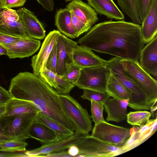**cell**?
Wrapping results in <instances>:
<instances>
[{"label": "cell", "mask_w": 157, "mask_h": 157, "mask_svg": "<svg viewBox=\"0 0 157 157\" xmlns=\"http://www.w3.org/2000/svg\"><path fill=\"white\" fill-rule=\"evenodd\" d=\"M78 40L91 50L123 60L138 61L144 47L140 25L124 20L99 23Z\"/></svg>", "instance_id": "6da1fadb"}, {"label": "cell", "mask_w": 157, "mask_h": 157, "mask_svg": "<svg viewBox=\"0 0 157 157\" xmlns=\"http://www.w3.org/2000/svg\"><path fill=\"white\" fill-rule=\"evenodd\" d=\"M8 90L13 98L32 101L41 113L75 132V126L61 106L60 94L40 75L20 72L11 79Z\"/></svg>", "instance_id": "7a4b0ae2"}, {"label": "cell", "mask_w": 157, "mask_h": 157, "mask_svg": "<svg viewBox=\"0 0 157 157\" xmlns=\"http://www.w3.org/2000/svg\"><path fill=\"white\" fill-rule=\"evenodd\" d=\"M106 67L111 73L131 93L128 106L136 110H149L153 107L145 95L125 70L121 59L115 57L108 61Z\"/></svg>", "instance_id": "3957f363"}, {"label": "cell", "mask_w": 157, "mask_h": 157, "mask_svg": "<svg viewBox=\"0 0 157 157\" xmlns=\"http://www.w3.org/2000/svg\"><path fill=\"white\" fill-rule=\"evenodd\" d=\"M121 61L126 72L153 107L157 100L156 80L141 67L138 61L121 59Z\"/></svg>", "instance_id": "277c9868"}, {"label": "cell", "mask_w": 157, "mask_h": 157, "mask_svg": "<svg viewBox=\"0 0 157 157\" xmlns=\"http://www.w3.org/2000/svg\"><path fill=\"white\" fill-rule=\"evenodd\" d=\"M60 99L63 111L75 126V132L84 136L89 135L92 127L87 111L69 94H60Z\"/></svg>", "instance_id": "5b68a950"}, {"label": "cell", "mask_w": 157, "mask_h": 157, "mask_svg": "<svg viewBox=\"0 0 157 157\" xmlns=\"http://www.w3.org/2000/svg\"><path fill=\"white\" fill-rule=\"evenodd\" d=\"M75 145L79 150L78 157H112L123 154L121 146L107 144L91 135L82 136Z\"/></svg>", "instance_id": "8992f818"}, {"label": "cell", "mask_w": 157, "mask_h": 157, "mask_svg": "<svg viewBox=\"0 0 157 157\" xmlns=\"http://www.w3.org/2000/svg\"><path fill=\"white\" fill-rule=\"evenodd\" d=\"M111 74L106 66L82 68L74 85L81 89L105 92Z\"/></svg>", "instance_id": "52a82bcc"}, {"label": "cell", "mask_w": 157, "mask_h": 157, "mask_svg": "<svg viewBox=\"0 0 157 157\" xmlns=\"http://www.w3.org/2000/svg\"><path fill=\"white\" fill-rule=\"evenodd\" d=\"M36 113L2 117L0 121L6 134L12 140H25L29 137V130L36 119Z\"/></svg>", "instance_id": "ba28073f"}, {"label": "cell", "mask_w": 157, "mask_h": 157, "mask_svg": "<svg viewBox=\"0 0 157 157\" xmlns=\"http://www.w3.org/2000/svg\"><path fill=\"white\" fill-rule=\"evenodd\" d=\"M131 135L130 128L114 125L105 121L94 125L91 135L107 144L121 146Z\"/></svg>", "instance_id": "9c48e42d"}, {"label": "cell", "mask_w": 157, "mask_h": 157, "mask_svg": "<svg viewBox=\"0 0 157 157\" xmlns=\"http://www.w3.org/2000/svg\"><path fill=\"white\" fill-rule=\"evenodd\" d=\"M157 121L156 116L139 127L134 126L131 128L130 136L121 146L123 153L138 146L152 136L156 131Z\"/></svg>", "instance_id": "30bf717a"}, {"label": "cell", "mask_w": 157, "mask_h": 157, "mask_svg": "<svg viewBox=\"0 0 157 157\" xmlns=\"http://www.w3.org/2000/svg\"><path fill=\"white\" fill-rule=\"evenodd\" d=\"M0 32L14 36L27 35L16 10L0 7Z\"/></svg>", "instance_id": "8fae6325"}, {"label": "cell", "mask_w": 157, "mask_h": 157, "mask_svg": "<svg viewBox=\"0 0 157 157\" xmlns=\"http://www.w3.org/2000/svg\"><path fill=\"white\" fill-rule=\"evenodd\" d=\"M57 62L56 73L62 76L66 70V64L73 62V52L78 42L60 33L56 42Z\"/></svg>", "instance_id": "7c38bea8"}, {"label": "cell", "mask_w": 157, "mask_h": 157, "mask_svg": "<svg viewBox=\"0 0 157 157\" xmlns=\"http://www.w3.org/2000/svg\"><path fill=\"white\" fill-rule=\"evenodd\" d=\"M83 136L75 132L70 136L43 145L37 148L25 151L24 153L27 157H45L48 154L68 149L78 142Z\"/></svg>", "instance_id": "4fadbf2b"}, {"label": "cell", "mask_w": 157, "mask_h": 157, "mask_svg": "<svg viewBox=\"0 0 157 157\" xmlns=\"http://www.w3.org/2000/svg\"><path fill=\"white\" fill-rule=\"evenodd\" d=\"M40 44L39 40L27 35L14 44L1 45L7 50V56L10 59H22L33 55L38 50Z\"/></svg>", "instance_id": "5bb4252c"}, {"label": "cell", "mask_w": 157, "mask_h": 157, "mask_svg": "<svg viewBox=\"0 0 157 157\" xmlns=\"http://www.w3.org/2000/svg\"><path fill=\"white\" fill-rule=\"evenodd\" d=\"M16 11L28 36L39 40L44 38L46 31L42 24L33 12L25 7L20 8Z\"/></svg>", "instance_id": "9a60e30c"}, {"label": "cell", "mask_w": 157, "mask_h": 157, "mask_svg": "<svg viewBox=\"0 0 157 157\" xmlns=\"http://www.w3.org/2000/svg\"><path fill=\"white\" fill-rule=\"evenodd\" d=\"M60 33L56 30L50 31L45 37L39 52L32 57L31 66L35 75H39L45 66L47 59Z\"/></svg>", "instance_id": "2e32d148"}, {"label": "cell", "mask_w": 157, "mask_h": 157, "mask_svg": "<svg viewBox=\"0 0 157 157\" xmlns=\"http://www.w3.org/2000/svg\"><path fill=\"white\" fill-rule=\"evenodd\" d=\"M73 63L81 68L106 66L108 61L96 55L92 50L78 45L72 55Z\"/></svg>", "instance_id": "e0dca14e"}, {"label": "cell", "mask_w": 157, "mask_h": 157, "mask_svg": "<svg viewBox=\"0 0 157 157\" xmlns=\"http://www.w3.org/2000/svg\"><path fill=\"white\" fill-rule=\"evenodd\" d=\"M140 65L150 75H157V36L147 43L141 50Z\"/></svg>", "instance_id": "ac0fdd59"}, {"label": "cell", "mask_w": 157, "mask_h": 157, "mask_svg": "<svg viewBox=\"0 0 157 157\" xmlns=\"http://www.w3.org/2000/svg\"><path fill=\"white\" fill-rule=\"evenodd\" d=\"M141 26V33L144 43H148L157 33V0H153Z\"/></svg>", "instance_id": "d6986e66"}, {"label": "cell", "mask_w": 157, "mask_h": 157, "mask_svg": "<svg viewBox=\"0 0 157 157\" xmlns=\"http://www.w3.org/2000/svg\"><path fill=\"white\" fill-rule=\"evenodd\" d=\"M129 99L119 100L109 98L106 100L103 105L107 115L106 121L118 123L125 120Z\"/></svg>", "instance_id": "ffe728a7"}, {"label": "cell", "mask_w": 157, "mask_h": 157, "mask_svg": "<svg viewBox=\"0 0 157 157\" xmlns=\"http://www.w3.org/2000/svg\"><path fill=\"white\" fill-rule=\"evenodd\" d=\"M97 14L117 21L124 20V15L113 0H87Z\"/></svg>", "instance_id": "44dd1931"}, {"label": "cell", "mask_w": 157, "mask_h": 157, "mask_svg": "<svg viewBox=\"0 0 157 157\" xmlns=\"http://www.w3.org/2000/svg\"><path fill=\"white\" fill-rule=\"evenodd\" d=\"M66 7L78 18L91 26L99 20L97 14L94 9L82 0H73L67 4Z\"/></svg>", "instance_id": "7402d4cb"}, {"label": "cell", "mask_w": 157, "mask_h": 157, "mask_svg": "<svg viewBox=\"0 0 157 157\" xmlns=\"http://www.w3.org/2000/svg\"><path fill=\"white\" fill-rule=\"evenodd\" d=\"M55 25L59 31L71 38L77 37V34L72 24L71 11L68 8H60L56 12Z\"/></svg>", "instance_id": "603a6c76"}, {"label": "cell", "mask_w": 157, "mask_h": 157, "mask_svg": "<svg viewBox=\"0 0 157 157\" xmlns=\"http://www.w3.org/2000/svg\"><path fill=\"white\" fill-rule=\"evenodd\" d=\"M6 111L3 117L14 116L40 112L31 101L12 98L6 105Z\"/></svg>", "instance_id": "cb8c5ba5"}, {"label": "cell", "mask_w": 157, "mask_h": 157, "mask_svg": "<svg viewBox=\"0 0 157 157\" xmlns=\"http://www.w3.org/2000/svg\"><path fill=\"white\" fill-rule=\"evenodd\" d=\"M29 135L30 138L36 140L43 145L60 139L54 131L44 124L35 121L30 127Z\"/></svg>", "instance_id": "d4e9b609"}, {"label": "cell", "mask_w": 157, "mask_h": 157, "mask_svg": "<svg viewBox=\"0 0 157 157\" xmlns=\"http://www.w3.org/2000/svg\"><path fill=\"white\" fill-rule=\"evenodd\" d=\"M105 92L110 97L119 100L129 99L132 95L131 92L111 73L106 85Z\"/></svg>", "instance_id": "484cf974"}, {"label": "cell", "mask_w": 157, "mask_h": 157, "mask_svg": "<svg viewBox=\"0 0 157 157\" xmlns=\"http://www.w3.org/2000/svg\"><path fill=\"white\" fill-rule=\"evenodd\" d=\"M35 121L44 124L54 131L60 139L70 136L74 133L59 123L40 112L36 113Z\"/></svg>", "instance_id": "4316f807"}, {"label": "cell", "mask_w": 157, "mask_h": 157, "mask_svg": "<svg viewBox=\"0 0 157 157\" xmlns=\"http://www.w3.org/2000/svg\"><path fill=\"white\" fill-rule=\"evenodd\" d=\"M123 11L131 20L132 22L141 24L137 12L136 0H116Z\"/></svg>", "instance_id": "83f0119b"}, {"label": "cell", "mask_w": 157, "mask_h": 157, "mask_svg": "<svg viewBox=\"0 0 157 157\" xmlns=\"http://www.w3.org/2000/svg\"><path fill=\"white\" fill-rule=\"evenodd\" d=\"M151 115V113L147 111L131 112L127 114V121L131 125L140 126L145 124Z\"/></svg>", "instance_id": "f1b7e54d"}, {"label": "cell", "mask_w": 157, "mask_h": 157, "mask_svg": "<svg viewBox=\"0 0 157 157\" xmlns=\"http://www.w3.org/2000/svg\"><path fill=\"white\" fill-rule=\"evenodd\" d=\"M28 144L24 140H14L6 141L0 144V151L14 152L26 151Z\"/></svg>", "instance_id": "f546056e"}, {"label": "cell", "mask_w": 157, "mask_h": 157, "mask_svg": "<svg viewBox=\"0 0 157 157\" xmlns=\"http://www.w3.org/2000/svg\"><path fill=\"white\" fill-rule=\"evenodd\" d=\"M66 71L62 77L75 84L79 78L82 68L73 62L66 64Z\"/></svg>", "instance_id": "4dcf8cb0"}, {"label": "cell", "mask_w": 157, "mask_h": 157, "mask_svg": "<svg viewBox=\"0 0 157 157\" xmlns=\"http://www.w3.org/2000/svg\"><path fill=\"white\" fill-rule=\"evenodd\" d=\"M91 102L90 116L92 121L96 125L101 122L105 121L103 116V111L104 109L103 103L91 100Z\"/></svg>", "instance_id": "1f68e13d"}, {"label": "cell", "mask_w": 157, "mask_h": 157, "mask_svg": "<svg viewBox=\"0 0 157 157\" xmlns=\"http://www.w3.org/2000/svg\"><path fill=\"white\" fill-rule=\"evenodd\" d=\"M56 82L54 89L60 94H69L71 90L75 86L73 83L58 75H56Z\"/></svg>", "instance_id": "d6a6232c"}, {"label": "cell", "mask_w": 157, "mask_h": 157, "mask_svg": "<svg viewBox=\"0 0 157 157\" xmlns=\"http://www.w3.org/2000/svg\"><path fill=\"white\" fill-rule=\"evenodd\" d=\"M81 97L83 99L104 103L110 97L106 92L84 90L83 93L81 96Z\"/></svg>", "instance_id": "836d02e7"}, {"label": "cell", "mask_w": 157, "mask_h": 157, "mask_svg": "<svg viewBox=\"0 0 157 157\" xmlns=\"http://www.w3.org/2000/svg\"><path fill=\"white\" fill-rule=\"evenodd\" d=\"M71 11L72 24L76 33L77 37H78L82 34L88 31L92 26L78 18Z\"/></svg>", "instance_id": "e575fe53"}, {"label": "cell", "mask_w": 157, "mask_h": 157, "mask_svg": "<svg viewBox=\"0 0 157 157\" xmlns=\"http://www.w3.org/2000/svg\"><path fill=\"white\" fill-rule=\"evenodd\" d=\"M153 0H136L138 13L142 21L149 10Z\"/></svg>", "instance_id": "d590c367"}, {"label": "cell", "mask_w": 157, "mask_h": 157, "mask_svg": "<svg viewBox=\"0 0 157 157\" xmlns=\"http://www.w3.org/2000/svg\"><path fill=\"white\" fill-rule=\"evenodd\" d=\"M39 75L50 86L54 88L56 84V73L44 67L41 71Z\"/></svg>", "instance_id": "8d00e7d4"}, {"label": "cell", "mask_w": 157, "mask_h": 157, "mask_svg": "<svg viewBox=\"0 0 157 157\" xmlns=\"http://www.w3.org/2000/svg\"><path fill=\"white\" fill-rule=\"evenodd\" d=\"M57 62V46L56 42L47 59L45 67L56 73Z\"/></svg>", "instance_id": "74e56055"}, {"label": "cell", "mask_w": 157, "mask_h": 157, "mask_svg": "<svg viewBox=\"0 0 157 157\" xmlns=\"http://www.w3.org/2000/svg\"><path fill=\"white\" fill-rule=\"evenodd\" d=\"M25 36L22 37L14 36L0 32V44H13L21 40Z\"/></svg>", "instance_id": "f35d334b"}, {"label": "cell", "mask_w": 157, "mask_h": 157, "mask_svg": "<svg viewBox=\"0 0 157 157\" xmlns=\"http://www.w3.org/2000/svg\"><path fill=\"white\" fill-rule=\"evenodd\" d=\"M26 0H6L0 7L10 9L21 7L25 4Z\"/></svg>", "instance_id": "ab89813d"}, {"label": "cell", "mask_w": 157, "mask_h": 157, "mask_svg": "<svg viewBox=\"0 0 157 157\" xmlns=\"http://www.w3.org/2000/svg\"><path fill=\"white\" fill-rule=\"evenodd\" d=\"M12 98L9 91L0 85V106L6 105Z\"/></svg>", "instance_id": "60d3db41"}, {"label": "cell", "mask_w": 157, "mask_h": 157, "mask_svg": "<svg viewBox=\"0 0 157 157\" xmlns=\"http://www.w3.org/2000/svg\"><path fill=\"white\" fill-rule=\"evenodd\" d=\"M46 10L52 11L53 10L54 4L53 0H36Z\"/></svg>", "instance_id": "b9f144b4"}, {"label": "cell", "mask_w": 157, "mask_h": 157, "mask_svg": "<svg viewBox=\"0 0 157 157\" xmlns=\"http://www.w3.org/2000/svg\"><path fill=\"white\" fill-rule=\"evenodd\" d=\"M46 157H67L71 156L68 154L67 151L65 150L52 153L45 156Z\"/></svg>", "instance_id": "7bdbcfd3"}, {"label": "cell", "mask_w": 157, "mask_h": 157, "mask_svg": "<svg viewBox=\"0 0 157 157\" xmlns=\"http://www.w3.org/2000/svg\"><path fill=\"white\" fill-rule=\"evenodd\" d=\"M12 140L6 134L0 120V144L7 141Z\"/></svg>", "instance_id": "ee69618b"}, {"label": "cell", "mask_w": 157, "mask_h": 157, "mask_svg": "<svg viewBox=\"0 0 157 157\" xmlns=\"http://www.w3.org/2000/svg\"><path fill=\"white\" fill-rule=\"evenodd\" d=\"M67 151L68 154L71 157H77L79 154V150L76 145L73 144L68 148Z\"/></svg>", "instance_id": "f6af8a7d"}, {"label": "cell", "mask_w": 157, "mask_h": 157, "mask_svg": "<svg viewBox=\"0 0 157 157\" xmlns=\"http://www.w3.org/2000/svg\"><path fill=\"white\" fill-rule=\"evenodd\" d=\"M25 156V153L23 154H3L0 153V157H19Z\"/></svg>", "instance_id": "bcb514c9"}, {"label": "cell", "mask_w": 157, "mask_h": 157, "mask_svg": "<svg viewBox=\"0 0 157 157\" xmlns=\"http://www.w3.org/2000/svg\"><path fill=\"white\" fill-rule=\"evenodd\" d=\"M8 52L7 50L0 44V56L7 55Z\"/></svg>", "instance_id": "7dc6e473"}, {"label": "cell", "mask_w": 157, "mask_h": 157, "mask_svg": "<svg viewBox=\"0 0 157 157\" xmlns=\"http://www.w3.org/2000/svg\"><path fill=\"white\" fill-rule=\"evenodd\" d=\"M6 111V105L0 106V119L3 117Z\"/></svg>", "instance_id": "c3c4849f"}, {"label": "cell", "mask_w": 157, "mask_h": 157, "mask_svg": "<svg viewBox=\"0 0 157 157\" xmlns=\"http://www.w3.org/2000/svg\"><path fill=\"white\" fill-rule=\"evenodd\" d=\"M6 0H0V4L3 3Z\"/></svg>", "instance_id": "681fc988"}, {"label": "cell", "mask_w": 157, "mask_h": 157, "mask_svg": "<svg viewBox=\"0 0 157 157\" xmlns=\"http://www.w3.org/2000/svg\"><path fill=\"white\" fill-rule=\"evenodd\" d=\"M72 0H65V1L66 2H70V1H72Z\"/></svg>", "instance_id": "f907efd6"}]
</instances>
